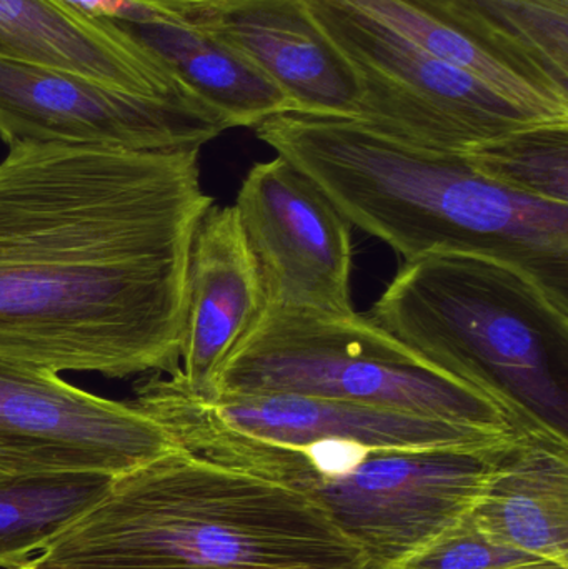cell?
Masks as SVG:
<instances>
[{
  "label": "cell",
  "instance_id": "2e32d148",
  "mask_svg": "<svg viewBox=\"0 0 568 569\" xmlns=\"http://www.w3.org/2000/svg\"><path fill=\"white\" fill-rule=\"evenodd\" d=\"M466 70L546 122H568V77L542 60L460 29L417 0H337Z\"/></svg>",
  "mask_w": 568,
  "mask_h": 569
},
{
  "label": "cell",
  "instance_id": "5bb4252c",
  "mask_svg": "<svg viewBox=\"0 0 568 569\" xmlns=\"http://www.w3.org/2000/svg\"><path fill=\"white\" fill-rule=\"evenodd\" d=\"M0 57L79 73L129 92L203 106L119 23L90 19L62 0H0Z\"/></svg>",
  "mask_w": 568,
  "mask_h": 569
},
{
  "label": "cell",
  "instance_id": "8fae6325",
  "mask_svg": "<svg viewBox=\"0 0 568 569\" xmlns=\"http://www.w3.org/2000/svg\"><path fill=\"white\" fill-rule=\"evenodd\" d=\"M233 207L259 270L263 305L356 311L352 226L306 173L280 156L256 163Z\"/></svg>",
  "mask_w": 568,
  "mask_h": 569
},
{
  "label": "cell",
  "instance_id": "44dd1931",
  "mask_svg": "<svg viewBox=\"0 0 568 569\" xmlns=\"http://www.w3.org/2000/svg\"><path fill=\"white\" fill-rule=\"evenodd\" d=\"M537 558L494 540L466 515L392 569H504Z\"/></svg>",
  "mask_w": 568,
  "mask_h": 569
},
{
  "label": "cell",
  "instance_id": "7a4b0ae2",
  "mask_svg": "<svg viewBox=\"0 0 568 569\" xmlns=\"http://www.w3.org/2000/svg\"><path fill=\"white\" fill-rule=\"evenodd\" d=\"M350 226L409 260L477 253L522 270L568 308V206L517 196L462 153L407 146L356 119L277 113L256 127Z\"/></svg>",
  "mask_w": 568,
  "mask_h": 569
},
{
  "label": "cell",
  "instance_id": "ffe728a7",
  "mask_svg": "<svg viewBox=\"0 0 568 569\" xmlns=\"http://www.w3.org/2000/svg\"><path fill=\"white\" fill-rule=\"evenodd\" d=\"M460 29L568 77V10L547 0H417Z\"/></svg>",
  "mask_w": 568,
  "mask_h": 569
},
{
  "label": "cell",
  "instance_id": "7402d4cb",
  "mask_svg": "<svg viewBox=\"0 0 568 569\" xmlns=\"http://www.w3.org/2000/svg\"><path fill=\"white\" fill-rule=\"evenodd\" d=\"M136 2L152 7V9L166 13L167 17H172V19H180L183 13L196 9V7L203 6V3L210 2V0H136Z\"/></svg>",
  "mask_w": 568,
  "mask_h": 569
},
{
  "label": "cell",
  "instance_id": "4fadbf2b",
  "mask_svg": "<svg viewBox=\"0 0 568 569\" xmlns=\"http://www.w3.org/2000/svg\"><path fill=\"white\" fill-rule=\"evenodd\" d=\"M263 307L262 283L236 207L212 206L197 226L187 267L182 387L216 400L223 361Z\"/></svg>",
  "mask_w": 568,
  "mask_h": 569
},
{
  "label": "cell",
  "instance_id": "603a6c76",
  "mask_svg": "<svg viewBox=\"0 0 568 569\" xmlns=\"http://www.w3.org/2000/svg\"><path fill=\"white\" fill-rule=\"evenodd\" d=\"M504 569H568V563H560V561L549 560V558H537V560Z\"/></svg>",
  "mask_w": 568,
  "mask_h": 569
},
{
  "label": "cell",
  "instance_id": "52a82bcc",
  "mask_svg": "<svg viewBox=\"0 0 568 569\" xmlns=\"http://www.w3.org/2000/svg\"><path fill=\"white\" fill-rule=\"evenodd\" d=\"M359 87L356 120L407 146L464 153L514 130L549 123L459 67L337 0H302Z\"/></svg>",
  "mask_w": 568,
  "mask_h": 569
},
{
  "label": "cell",
  "instance_id": "3957f363",
  "mask_svg": "<svg viewBox=\"0 0 568 569\" xmlns=\"http://www.w3.org/2000/svg\"><path fill=\"white\" fill-rule=\"evenodd\" d=\"M362 551L306 495L169 451L19 569H366Z\"/></svg>",
  "mask_w": 568,
  "mask_h": 569
},
{
  "label": "cell",
  "instance_id": "d6986e66",
  "mask_svg": "<svg viewBox=\"0 0 568 569\" xmlns=\"http://www.w3.org/2000/svg\"><path fill=\"white\" fill-rule=\"evenodd\" d=\"M462 156L479 176L509 192L568 206V122L514 130Z\"/></svg>",
  "mask_w": 568,
  "mask_h": 569
},
{
  "label": "cell",
  "instance_id": "277c9868",
  "mask_svg": "<svg viewBox=\"0 0 568 569\" xmlns=\"http://www.w3.org/2000/svg\"><path fill=\"white\" fill-rule=\"evenodd\" d=\"M367 317L496 400L517 433L568 440V308L522 270L477 253H429L400 267Z\"/></svg>",
  "mask_w": 568,
  "mask_h": 569
},
{
  "label": "cell",
  "instance_id": "30bf717a",
  "mask_svg": "<svg viewBox=\"0 0 568 569\" xmlns=\"http://www.w3.org/2000/svg\"><path fill=\"white\" fill-rule=\"evenodd\" d=\"M200 103L143 96L0 57V139L122 150L202 149L226 132Z\"/></svg>",
  "mask_w": 568,
  "mask_h": 569
},
{
  "label": "cell",
  "instance_id": "7c38bea8",
  "mask_svg": "<svg viewBox=\"0 0 568 569\" xmlns=\"http://www.w3.org/2000/svg\"><path fill=\"white\" fill-rule=\"evenodd\" d=\"M180 19L239 53L289 99L293 112L346 119L359 113L356 79L302 0H210Z\"/></svg>",
  "mask_w": 568,
  "mask_h": 569
},
{
  "label": "cell",
  "instance_id": "8992f818",
  "mask_svg": "<svg viewBox=\"0 0 568 569\" xmlns=\"http://www.w3.org/2000/svg\"><path fill=\"white\" fill-rule=\"evenodd\" d=\"M516 435L434 450L326 441L303 451L292 490L362 551L367 569H392L470 513Z\"/></svg>",
  "mask_w": 568,
  "mask_h": 569
},
{
  "label": "cell",
  "instance_id": "6da1fadb",
  "mask_svg": "<svg viewBox=\"0 0 568 569\" xmlns=\"http://www.w3.org/2000/svg\"><path fill=\"white\" fill-rule=\"evenodd\" d=\"M200 149L17 143L0 162V363L106 378L180 365Z\"/></svg>",
  "mask_w": 568,
  "mask_h": 569
},
{
  "label": "cell",
  "instance_id": "cb8c5ba5",
  "mask_svg": "<svg viewBox=\"0 0 568 569\" xmlns=\"http://www.w3.org/2000/svg\"><path fill=\"white\" fill-rule=\"evenodd\" d=\"M547 2L554 3V6L560 7V9L568 10V0H547Z\"/></svg>",
  "mask_w": 568,
  "mask_h": 569
},
{
  "label": "cell",
  "instance_id": "9a60e30c",
  "mask_svg": "<svg viewBox=\"0 0 568 569\" xmlns=\"http://www.w3.org/2000/svg\"><path fill=\"white\" fill-rule=\"evenodd\" d=\"M469 517L506 547L568 563L567 438L517 433Z\"/></svg>",
  "mask_w": 568,
  "mask_h": 569
},
{
  "label": "cell",
  "instance_id": "9c48e42d",
  "mask_svg": "<svg viewBox=\"0 0 568 569\" xmlns=\"http://www.w3.org/2000/svg\"><path fill=\"white\" fill-rule=\"evenodd\" d=\"M177 445L137 405L49 370L0 363V485L56 473L119 477Z\"/></svg>",
  "mask_w": 568,
  "mask_h": 569
},
{
  "label": "cell",
  "instance_id": "e0dca14e",
  "mask_svg": "<svg viewBox=\"0 0 568 569\" xmlns=\"http://www.w3.org/2000/svg\"><path fill=\"white\" fill-rule=\"evenodd\" d=\"M119 26L162 60L227 130L256 129L270 117L292 110L289 99L259 70L187 20Z\"/></svg>",
  "mask_w": 568,
  "mask_h": 569
},
{
  "label": "cell",
  "instance_id": "5b68a950",
  "mask_svg": "<svg viewBox=\"0 0 568 569\" xmlns=\"http://www.w3.org/2000/svg\"><path fill=\"white\" fill-rule=\"evenodd\" d=\"M293 395L514 431L492 398L437 370L363 315L263 305L217 380V398Z\"/></svg>",
  "mask_w": 568,
  "mask_h": 569
},
{
  "label": "cell",
  "instance_id": "ac0fdd59",
  "mask_svg": "<svg viewBox=\"0 0 568 569\" xmlns=\"http://www.w3.org/2000/svg\"><path fill=\"white\" fill-rule=\"evenodd\" d=\"M113 477L56 473L0 485V569H19L67 525L92 510Z\"/></svg>",
  "mask_w": 568,
  "mask_h": 569
},
{
  "label": "cell",
  "instance_id": "ba28073f",
  "mask_svg": "<svg viewBox=\"0 0 568 569\" xmlns=\"http://www.w3.org/2000/svg\"><path fill=\"white\" fill-rule=\"evenodd\" d=\"M133 405L190 455L223 441L286 448L346 441L370 450H434L480 447L516 435L372 405L293 395L202 400L182 387L176 371L150 373L140 380Z\"/></svg>",
  "mask_w": 568,
  "mask_h": 569
}]
</instances>
